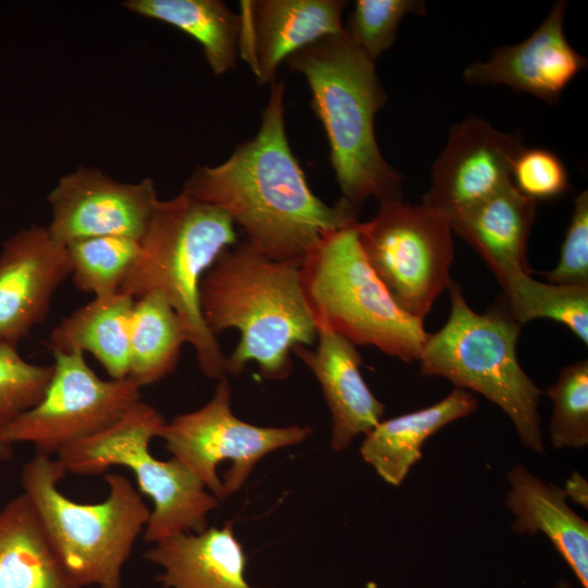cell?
I'll return each mask as SVG.
<instances>
[{
    "label": "cell",
    "mask_w": 588,
    "mask_h": 588,
    "mask_svg": "<svg viewBox=\"0 0 588 588\" xmlns=\"http://www.w3.org/2000/svg\"><path fill=\"white\" fill-rule=\"evenodd\" d=\"M182 192L223 211L247 244L280 261L302 265L323 234L357 222L342 201L329 206L311 192L287 140L282 81L271 84L257 134L222 163L197 168Z\"/></svg>",
    "instance_id": "obj_1"
},
{
    "label": "cell",
    "mask_w": 588,
    "mask_h": 588,
    "mask_svg": "<svg viewBox=\"0 0 588 588\" xmlns=\"http://www.w3.org/2000/svg\"><path fill=\"white\" fill-rule=\"evenodd\" d=\"M199 304L215 336L231 328L241 333L226 357L228 375L238 376L254 362L264 378L286 379L294 347L317 339L301 265L268 258L246 242L224 249L206 271Z\"/></svg>",
    "instance_id": "obj_2"
},
{
    "label": "cell",
    "mask_w": 588,
    "mask_h": 588,
    "mask_svg": "<svg viewBox=\"0 0 588 588\" xmlns=\"http://www.w3.org/2000/svg\"><path fill=\"white\" fill-rule=\"evenodd\" d=\"M291 71L309 86L330 149L342 201L357 217L365 201L402 200V176L382 157L375 115L387 100L372 61L348 36L323 37L292 53Z\"/></svg>",
    "instance_id": "obj_3"
},
{
    "label": "cell",
    "mask_w": 588,
    "mask_h": 588,
    "mask_svg": "<svg viewBox=\"0 0 588 588\" xmlns=\"http://www.w3.org/2000/svg\"><path fill=\"white\" fill-rule=\"evenodd\" d=\"M235 242L234 223L220 209L184 192L158 199L139 256L119 291L134 299L161 293L181 319L200 371L210 379L226 377V357L204 322L199 285L219 255Z\"/></svg>",
    "instance_id": "obj_4"
},
{
    "label": "cell",
    "mask_w": 588,
    "mask_h": 588,
    "mask_svg": "<svg viewBox=\"0 0 588 588\" xmlns=\"http://www.w3.org/2000/svg\"><path fill=\"white\" fill-rule=\"evenodd\" d=\"M65 475L57 458L36 453L22 468V492L76 586L122 588L123 566L148 523L150 510L122 474H107V498L89 504L72 501L60 491L59 482Z\"/></svg>",
    "instance_id": "obj_5"
},
{
    "label": "cell",
    "mask_w": 588,
    "mask_h": 588,
    "mask_svg": "<svg viewBox=\"0 0 588 588\" xmlns=\"http://www.w3.org/2000/svg\"><path fill=\"white\" fill-rule=\"evenodd\" d=\"M449 292L450 316L439 331L428 334L418 358L420 375L443 377L455 388L480 393L507 415L524 446L543 453L538 413L542 391L516 355L523 326L502 296L485 314H478L454 281Z\"/></svg>",
    "instance_id": "obj_6"
},
{
    "label": "cell",
    "mask_w": 588,
    "mask_h": 588,
    "mask_svg": "<svg viewBox=\"0 0 588 588\" xmlns=\"http://www.w3.org/2000/svg\"><path fill=\"white\" fill-rule=\"evenodd\" d=\"M357 222L323 234L301 265L316 323L355 345L375 346L404 363L418 360L428 338L424 321L403 310L370 268Z\"/></svg>",
    "instance_id": "obj_7"
},
{
    "label": "cell",
    "mask_w": 588,
    "mask_h": 588,
    "mask_svg": "<svg viewBox=\"0 0 588 588\" xmlns=\"http://www.w3.org/2000/svg\"><path fill=\"white\" fill-rule=\"evenodd\" d=\"M166 422L159 411L139 401L109 428L68 445L57 455L66 474L99 475L112 466L130 468L139 493L154 504L144 532V541L151 544L205 530L207 515L220 503L177 458L161 461L150 453L149 443Z\"/></svg>",
    "instance_id": "obj_8"
},
{
    "label": "cell",
    "mask_w": 588,
    "mask_h": 588,
    "mask_svg": "<svg viewBox=\"0 0 588 588\" xmlns=\"http://www.w3.org/2000/svg\"><path fill=\"white\" fill-rule=\"evenodd\" d=\"M363 254L395 303L424 321L453 281L450 217L427 204L380 203L376 216L356 224Z\"/></svg>",
    "instance_id": "obj_9"
},
{
    "label": "cell",
    "mask_w": 588,
    "mask_h": 588,
    "mask_svg": "<svg viewBox=\"0 0 588 588\" xmlns=\"http://www.w3.org/2000/svg\"><path fill=\"white\" fill-rule=\"evenodd\" d=\"M311 432L309 426L261 427L237 418L224 377L207 404L167 421L158 437L221 501L244 486L264 456L302 443Z\"/></svg>",
    "instance_id": "obj_10"
},
{
    "label": "cell",
    "mask_w": 588,
    "mask_h": 588,
    "mask_svg": "<svg viewBox=\"0 0 588 588\" xmlns=\"http://www.w3.org/2000/svg\"><path fill=\"white\" fill-rule=\"evenodd\" d=\"M53 372L42 399L2 428L10 443L28 442L52 456L121 419L140 401V388L128 378L102 379L84 353L52 351Z\"/></svg>",
    "instance_id": "obj_11"
},
{
    "label": "cell",
    "mask_w": 588,
    "mask_h": 588,
    "mask_svg": "<svg viewBox=\"0 0 588 588\" xmlns=\"http://www.w3.org/2000/svg\"><path fill=\"white\" fill-rule=\"evenodd\" d=\"M47 199L52 212L47 230L65 245L96 236L142 241L158 197L151 179L122 183L82 167L62 176Z\"/></svg>",
    "instance_id": "obj_12"
},
{
    "label": "cell",
    "mask_w": 588,
    "mask_h": 588,
    "mask_svg": "<svg viewBox=\"0 0 588 588\" xmlns=\"http://www.w3.org/2000/svg\"><path fill=\"white\" fill-rule=\"evenodd\" d=\"M524 148L519 132H503L469 117L452 126L433 163L421 203L450 218L512 182V166Z\"/></svg>",
    "instance_id": "obj_13"
},
{
    "label": "cell",
    "mask_w": 588,
    "mask_h": 588,
    "mask_svg": "<svg viewBox=\"0 0 588 588\" xmlns=\"http://www.w3.org/2000/svg\"><path fill=\"white\" fill-rule=\"evenodd\" d=\"M65 245L33 224L11 235L0 252V343L17 346L50 311L70 277Z\"/></svg>",
    "instance_id": "obj_14"
},
{
    "label": "cell",
    "mask_w": 588,
    "mask_h": 588,
    "mask_svg": "<svg viewBox=\"0 0 588 588\" xmlns=\"http://www.w3.org/2000/svg\"><path fill=\"white\" fill-rule=\"evenodd\" d=\"M343 0H243L238 57L259 85L272 84L281 62L327 36L341 33Z\"/></svg>",
    "instance_id": "obj_15"
},
{
    "label": "cell",
    "mask_w": 588,
    "mask_h": 588,
    "mask_svg": "<svg viewBox=\"0 0 588 588\" xmlns=\"http://www.w3.org/2000/svg\"><path fill=\"white\" fill-rule=\"evenodd\" d=\"M566 7V1L555 2L528 38L498 48L486 62L471 63L464 71V79L473 85H506L547 102L556 101L587 66V60L564 35Z\"/></svg>",
    "instance_id": "obj_16"
},
{
    "label": "cell",
    "mask_w": 588,
    "mask_h": 588,
    "mask_svg": "<svg viewBox=\"0 0 588 588\" xmlns=\"http://www.w3.org/2000/svg\"><path fill=\"white\" fill-rule=\"evenodd\" d=\"M317 324L315 350L296 346L295 354L319 382L332 416L331 448L342 452L362 433L377 426L385 406L370 391L360 372L356 345L324 323Z\"/></svg>",
    "instance_id": "obj_17"
},
{
    "label": "cell",
    "mask_w": 588,
    "mask_h": 588,
    "mask_svg": "<svg viewBox=\"0 0 588 588\" xmlns=\"http://www.w3.org/2000/svg\"><path fill=\"white\" fill-rule=\"evenodd\" d=\"M536 205L511 182L452 216L451 228L481 256L499 282L516 272L531 274L527 242Z\"/></svg>",
    "instance_id": "obj_18"
},
{
    "label": "cell",
    "mask_w": 588,
    "mask_h": 588,
    "mask_svg": "<svg viewBox=\"0 0 588 588\" xmlns=\"http://www.w3.org/2000/svg\"><path fill=\"white\" fill-rule=\"evenodd\" d=\"M510 489L505 506L514 515L512 531L542 532L567 563L584 588H588V523L566 503L561 487L535 476L517 463L506 474Z\"/></svg>",
    "instance_id": "obj_19"
},
{
    "label": "cell",
    "mask_w": 588,
    "mask_h": 588,
    "mask_svg": "<svg viewBox=\"0 0 588 588\" xmlns=\"http://www.w3.org/2000/svg\"><path fill=\"white\" fill-rule=\"evenodd\" d=\"M144 558L162 567L157 580L164 588H253L245 578L246 554L231 523L166 538Z\"/></svg>",
    "instance_id": "obj_20"
},
{
    "label": "cell",
    "mask_w": 588,
    "mask_h": 588,
    "mask_svg": "<svg viewBox=\"0 0 588 588\" xmlns=\"http://www.w3.org/2000/svg\"><path fill=\"white\" fill-rule=\"evenodd\" d=\"M477 408L478 401L471 392L454 388L431 406L381 420L366 433L359 448L360 455L385 482L400 486L412 466L421 458L425 441Z\"/></svg>",
    "instance_id": "obj_21"
},
{
    "label": "cell",
    "mask_w": 588,
    "mask_h": 588,
    "mask_svg": "<svg viewBox=\"0 0 588 588\" xmlns=\"http://www.w3.org/2000/svg\"><path fill=\"white\" fill-rule=\"evenodd\" d=\"M0 588H79L61 566L24 492L0 510Z\"/></svg>",
    "instance_id": "obj_22"
},
{
    "label": "cell",
    "mask_w": 588,
    "mask_h": 588,
    "mask_svg": "<svg viewBox=\"0 0 588 588\" xmlns=\"http://www.w3.org/2000/svg\"><path fill=\"white\" fill-rule=\"evenodd\" d=\"M134 301L121 292L94 297L53 328L48 347L61 352H89L111 379L127 378L130 322Z\"/></svg>",
    "instance_id": "obj_23"
},
{
    "label": "cell",
    "mask_w": 588,
    "mask_h": 588,
    "mask_svg": "<svg viewBox=\"0 0 588 588\" xmlns=\"http://www.w3.org/2000/svg\"><path fill=\"white\" fill-rule=\"evenodd\" d=\"M130 12L170 24L200 44L215 75L236 65L240 16L219 0H127Z\"/></svg>",
    "instance_id": "obj_24"
},
{
    "label": "cell",
    "mask_w": 588,
    "mask_h": 588,
    "mask_svg": "<svg viewBox=\"0 0 588 588\" xmlns=\"http://www.w3.org/2000/svg\"><path fill=\"white\" fill-rule=\"evenodd\" d=\"M187 343L177 314L159 292L135 298L128 338L127 378L139 388L172 373Z\"/></svg>",
    "instance_id": "obj_25"
},
{
    "label": "cell",
    "mask_w": 588,
    "mask_h": 588,
    "mask_svg": "<svg viewBox=\"0 0 588 588\" xmlns=\"http://www.w3.org/2000/svg\"><path fill=\"white\" fill-rule=\"evenodd\" d=\"M499 283L504 303L522 326L535 319H551L588 344V285L544 283L525 272L512 273Z\"/></svg>",
    "instance_id": "obj_26"
},
{
    "label": "cell",
    "mask_w": 588,
    "mask_h": 588,
    "mask_svg": "<svg viewBox=\"0 0 588 588\" xmlns=\"http://www.w3.org/2000/svg\"><path fill=\"white\" fill-rule=\"evenodd\" d=\"M75 286L94 297L120 287L140 253V241L123 236H96L65 244Z\"/></svg>",
    "instance_id": "obj_27"
},
{
    "label": "cell",
    "mask_w": 588,
    "mask_h": 588,
    "mask_svg": "<svg viewBox=\"0 0 588 588\" xmlns=\"http://www.w3.org/2000/svg\"><path fill=\"white\" fill-rule=\"evenodd\" d=\"M553 402L549 426L553 448L580 449L588 445V360L565 366L548 388Z\"/></svg>",
    "instance_id": "obj_28"
},
{
    "label": "cell",
    "mask_w": 588,
    "mask_h": 588,
    "mask_svg": "<svg viewBox=\"0 0 588 588\" xmlns=\"http://www.w3.org/2000/svg\"><path fill=\"white\" fill-rule=\"evenodd\" d=\"M408 13L425 14V2L358 0L345 29L351 39L376 62L392 46L401 21Z\"/></svg>",
    "instance_id": "obj_29"
},
{
    "label": "cell",
    "mask_w": 588,
    "mask_h": 588,
    "mask_svg": "<svg viewBox=\"0 0 588 588\" xmlns=\"http://www.w3.org/2000/svg\"><path fill=\"white\" fill-rule=\"evenodd\" d=\"M52 372V365L29 363L19 354L17 346L0 343L1 426L30 409L42 399Z\"/></svg>",
    "instance_id": "obj_30"
},
{
    "label": "cell",
    "mask_w": 588,
    "mask_h": 588,
    "mask_svg": "<svg viewBox=\"0 0 588 588\" xmlns=\"http://www.w3.org/2000/svg\"><path fill=\"white\" fill-rule=\"evenodd\" d=\"M511 175L513 185L535 201L559 197L569 188L564 163L543 148L524 147L513 162Z\"/></svg>",
    "instance_id": "obj_31"
},
{
    "label": "cell",
    "mask_w": 588,
    "mask_h": 588,
    "mask_svg": "<svg viewBox=\"0 0 588 588\" xmlns=\"http://www.w3.org/2000/svg\"><path fill=\"white\" fill-rule=\"evenodd\" d=\"M549 283L588 285V191L574 199L572 218L558 265L546 272Z\"/></svg>",
    "instance_id": "obj_32"
},
{
    "label": "cell",
    "mask_w": 588,
    "mask_h": 588,
    "mask_svg": "<svg viewBox=\"0 0 588 588\" xmlns=\"http://www.w3.org/2000/svg\"><path fill=\"white\" fill-rule=\"evenodd\" d=\"M562 489L566 498L585 509L588 507V483L577 470L571 473Z\"/></svg>",
    "instance_id": "obj_33"
},
{
    "label": "cell",
    "mask_w": 588,
    "mask_h": 588,
    "mask_svg": "<svg viewBox=\"0 0 588 588\" xmlns=\"http://www.w3.org/2000/svg\"><path fill=\"white\" fill-rule=\"evenodd\" d=\"M2 428L3 426H0V462H5L13 456V444L2 437Z\"/></svg>",
    "instance_id": "obj_34"
},
{
    "label": "cell",
    "mask_w": 588,
    "mask_h": 588,
    "mask_svg": "<svg viewBox=\"0 0 588 588\" xmlns=\"http://www.w3.org/2000/svg\"><path fill=\"white\" fill-rule=\"evenodd\" d=\"M553 588H573L569 581L567 580H559Z\"/></svg>",
    "instance_id": "obj_35"
}]
</instances>
